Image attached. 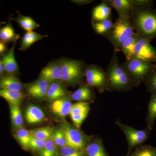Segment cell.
<instances>
[{
	"label": "cell",
	"instance_id": "cell-1",
	"mask_svg": "<svg viewBox=\"0 0 156 156\" xmlns=\"http://www.w3.org/2000/svg\"><path fill=\"white\" fill-rule=\"evenodd\" d=\"M135 28L140 36L151 41L156 37V11L150 8L140 9L134 19Z\"/></svg>",
	"mask_w": 156,
	"mask_h": 156
},
{
	"label": "cell",
	"instance_id": "cell-2",
	"mask_svg": "<svg viewBox=\"0 0 156 156\" xmlns=\"http://www.w3.org/2000/svg\"><path fill=\"white\" fill-rule=\"evenodd\" d=\"M129 77L131 76L136 82L145 81L148 76L156 69V65L133 58L127 60L124 67Z\"/></svg>",
	"mask_w": 156,
	"mask_h": 156
},
{
	"label": "cell",
	"instance_id": "cell-3",
	"mask_svg": "<svg viewBox=\"0 0 156 156\" xmlns=\"http://www.w3.org/2000/svg\"><path fill=\"white\" fill-rule=\"evenodd\" d=\"M61 66L62 81L71 85L77 83L82 80L84 73L83 64L79 60L62 59L58 61Z\"/></svg>",
	"mask_w": 156,
	"mask_h": 156
},
{
	"label": "cell",
	"instance_id": "cell-4",
	"mask_svg": "<svg viewBox=\"0 0 156 156\" xmlns=\"http://www.w3.org/2000/svg\"><path fill=\"white\" fill-rule=\"evenodd\" d=\"M134 28L128 17H121L113 25L112 32V41L120 48L124 41L134 34Z\"/></svg>",
	"mask_w": 156,
	"mask_h": 156
},
{
	"label": "cell",
	"instance_id": "cell-5",
	"mask_svg": "<svg viewBox=\"0 0 156 156\" xmlns=\"http://www.w3.org/2000/svg\"><path fill=\"white\" fill-rule=\"evenodd\" d=\"M150 41L139 35L134 47L133 58L150 63L156 62V48L151 45Z\"/></svg>",
	"mask_w": 156,
	"mask_h": 156
},
{
	"label": "cell",
	"instance_id": "cell-6",
	"mask_svg": "<svg viewBox=\"0 0 156 156\" xmlns=\"http://www.w3.org/2000/svg\"><path fill=\"white\" fill-rule=\"evenodd\" d=\"M108 77L112 86L121 88L128 85L130 77L126 70L114 59L108 68Z\"/></svg>",
	"mask_w": 156,
	"mask_h": 156
},
{
	"label": "cell",
	"instance_id": "cell-7",
	"mask_svg": "<svg viewBox=\"0 0 156 156\" xmlns=\"http://www.w3.org/2000/svg\"><path fill=\"white\" fill-rule=\"evenodd\" d=\"M67 142V146L81 151L86 145V140L80 131L69 125L64 123L62 126Z\"/></svg>",
	"mask_w": 156,
	"mask_h": 156
},
{
	"label": "cell",
	"instance_id": "cell-8",
	"mask_svg": "<svg viewBox=\"0 0 156 156\" xmlns=\"http://www.w3.org/2000/svg\"><path fill=\"white\" fill-rule=\"evenodd\" d=\"M41 79L49 83L62 81L61 66L59 62H54L44 68L40 76Z\"/></svg>",
	"mask_w": 156,
	"mask_h": 156
},
{
	"label": "cell",
	"instance_id": "cell-9",
	"mask_svg": "<svg viewBox=\"0 0 156 156\" xmlns=\"http://www.w3.org/2000/svg\"><path fill=\"white\" fill-rule=\"evenodd\" d=\"M87 83L90 87H98L103 86L105 82V75L100 68L90 66L84 72Z\"/></svg>",
	"mask_w": 156,
	"mask_h": 156
},
{
	"label": "cell",
	"instance_id": "cell-10",
	"mask_svg": "<svg viewBox=\"0 0 156 156\" xmlns=\"http://www.w3.org/2000/svg\"><path fill=\"white\" fill-rule=\"evenodd\" d=\"M16 42L13 43L12 47L9 52L3 55L1 59L5 72L7 74L15 76V75L19 73V66L14 55V49Z\"/></svg>",
	"mask_w": 156,
	"mask_h": 156
},
{
	"label": "cell",
	"instance_id": "cell-11",
	"mask_svg": "<svg viewBox=\"0 0 156 156\" xmlns=\"http://www.w3.org/2000/svg\"><path fill=\"white\" fill-rule=\"evenodd\" d=\"M50 83L39 78L33 83L27 85V90L32 97L37 99H43L46 97Z\"/></svg>",
	"mask_w": 156,
	"mask_h": 156
},
{
	"label": "cell",
	"instance_id": "cell-12",
	"mask_svg": "<svg viewBox=\"0 0 156 156\" xmlns=\"http://www.w3.org/2000/svg\"><path fill=\"white\" fill-rule=\"evenodd\" d=\"M122 127L128 143L131 147L141 144L147 139L148 133L145 130H137L129 126Z\"/></svg>",
	"mask_w": 156,
	"mask_h": 156
},
{
	"label": "cell",
	"instance_id": "cell-13",
	"mask_svg": "<svg viewBox=\"0 0 156 156\" xmlns=\"http://www.w3.org/2000/svg\"><path fill=\"white\" fill-rule=\"evenodd\" d=\"M23 85L15 75L7 74L0 76V89L21 91Z\"/></svg>",
	"mask_w": 156,
	"mask_h": 156
},
{
	"label": "cell",
	"instance_id": "cell-14",
	"mask_svg": "<svg viewBox=\"0 0 156 156\" xmlns=\"http://www.w3.org/2000/svg\"><path fill=\"white\" fill-rule=\"evenodd\" d=\"M72 104L65 98H59L52 102L51 109L53 113L58 116L64 117L69 115Z\"/></svg>",
	"mask_w": 156,
	"mask_h": 156
},
{
	"label": "cell",
	"instance_id": "cell-15",
	"mask_svg": "<svg viewBox=\"0 0 156 156\" xmlns=\"http://www.w3.org/2000/svg\"><path fill=\"white\" fill-rule=\"evenodd\" d=\"M25 118L30 124H36L41 122L45 118V115L42 109L36 105H31L26 109Z\"/></svg>",
	"mask_w": 156,
	"mask_h": 156
},
{
	"label": "cell",
	"instance_id": "cell-16",
	"mask_svg": "<svg viewBox=\"0 0 156 156\" xmlns=\"http://www.w3.org/2000/svg\"><path fill=\"white\" fill-rule=\"evenodd\" d=\"M48 37L40 34L33 31L27 32L23 37L19 50L25 51L36 42Z\"/></svg>",
	"mask_w": 156,
	"mask_h": 156
},
{
	"label": "cell",
	"instance_id": "cell-17",
	"mask_svg": "<svg viewBox=\"0 0 156 156\" xmlns=\"http://www.w3.org/2000/svg\"><path fill=\"white\" fill-rule=\"evenodd\" d=\"M66 95V91L59 82H54L50 84L47 92V97L50 101L64 98Z\"/></svg>",
	"mask_w": 156,
	"mask_h": 156
},
{
	"label": "cell",
	"instance_id": "cell-18",
	"mask_svg": "<svg viewBox=\"0 0 156 156\" xmlns=\"http://www.w3.org/2000/svg\"><path fill=\"white\" fill-rule=\"evenodd\" d=\"M20 36L16 34L11 22L0 28V42L3 44L16 42Z\"/></svg>",
	"mask_w": 156,
	"mask_h": 156
},
{
	"label": "cell",
	"instance_id": "cell-19",
	"mask_svg": "<svg viewBox=\"0 0 156 156\" xmlns=\"http://www.w3.org/2000/svg\"><path fill=\"white\" fill-rule=\"evenodd\" d=\"M0 97L5 99L9 102V105L20 106L24 96L21 91L0 89Z\"/></svg>",
	"mask_w": 156,
	"mask_h": 156
},
{
	"label": "cell",
	"instance_id": "cell-20",
	"mask_svg": "<svg viewBox=\"0 0 156 156\" xmlns=\"http://www.w3.org/2000/svg\"><path fill=\"white\" fill-rule=\"evenodd\" d=\"M108 2L111 5L121 14V17H127L128 12L134 5L132 1L128 0H113Z\"/></svg>",
	"mask_w": 156,
	"mask_h": 156
},
{
	"label": "cell",
	"instance_id": "cell-21",
	"mask_svg": "<svg viewBox=\"0 0 156 156\" xmlns=\"http://www.w3.org/2000/svg\"><path fill=\"white\" fill-rule=\"evenodd\" d=\"M139 36L138 34H134L124 41L120 46L127 60L133 58L134 47Z\"/></svg>",
	"mask_w": 156,
	"mask_h": 156
},
{
	"label": "cell",
	"instance_id": "cell-22",
	"mask_svg": "<svg viewBox=\"0 0 156 156\" xmlns=\"http://www.w3.org/2000/svg\"><path fill=\"white\" fill-rule=\"evenodd\" d=\"M111 13V9L105 3L96 6L92 12V18L94 20L101 21L108 19Z\"/></svg>",
	"mask_w": 156,
	"mask_h": 156
},
{
	"label": "cell",
	"instance_id": "cell-23",
	"mask_svg": "<svg viewBox=\"0 0 156 156\" xmlns=\"http://www.w3.org/2000/svg\"><path fill=\"white\" fill-rule=\"evenodd\" d=\"M11 122L13 127L16 130L23 128V118L19 105H9Z\"/></svg>",
	"mask_w": 156,
	"mask_h": 156
},
{
	"label": "cell",
	"instance_id": "cell-24",
	"mask_svg": "<svg viewBox=\"0 0 156 156\" xmlns=\"http://www.w3.org/2000/svg\"><path fill=\"white\" fill-rule=\"evenodd\" d=\"M13 20L16 21L27 32L33 31L40 27L38 23L29 16H23L22 14H19L18 16Z\"/></svg>",
	"mask_w": 156,
	"mask_h": 156
},
{
	"label": "cell",
	"instance_id": "cell-25",
	"mask_svg": "<svg viewBox=\"0 0 156 156\" xmlns=\"http://www.w3.org/2000/svg\"><path fill=\"white\" fill-rule=\"evenodd\" d=\"M53 132V128L49 126L37 128L30 131L32 136L45 141L51 139Z\"/></svg>",
	"mask_w": 156,
	"mask_h": 156
},
{
	"label": "cell",
	"instance_id": "cell-26",
	"mask_svg": "<svg viewBox=\"0 0 156 156\" xmlns=\"http://www.w3.org/2000/svg\"><path fill=\"white\" fill-rule=\"evenodd\" d=\"M15 137L20 144L25 149L29 148V144L32 136L30 131L25 128H22L17 130Z\"/></svg>",
	"mask_w": 156,
	"mask_h": 156
},
{
	"label": "cell",
	"instance_id": "cell-27",
	"mask_svg": "<svg viewBox=\"0 0 156 156\" xmlns=\"http://www.w3.org/2000/svg\"><path fill=\"white\" fill-rule=\"evenodd\" d=\"M92 97V92L89 88L86 87H80L73 93L72 98L79 101H85L91 100Z\"/></svg>",
	"mask_w": 156,
	"mask_h": 156
},
{
	"label": "cell",
	"instance_id": "cell-28",
	"mask_svg": "<svg viewBox=\"0 0 156 156\" xmlns=\"http://www.w3.org/2000/svg\"><path fill=\"white\" fill-rule=\"evenodd\" d=\"M86 152L87 156H107L102 144L98 141L87 146Z\"/></svg>",
	"mask_w": 156,
	"mask_h": 156
},
{
	"label": "cell",
	"instance_id": "cell-29",
	"mask_svg": "<svg viewBox=\"0 0 156 156\" xmlns=\"http://www.w3.org/2000/svg\"><path fill=\"white\" fill-rule=\"evenodd\" d=\"M156 119V93L152 94L149 102L147 121L149 128H151Z\"/></svg>",
	"mask_w": 156,
	"mask_h": 156
},
{
	"label": "cell",
	"instance_id": "cell-30",
	"mask_svg": "<svg viewBox=\"0 0 156 156\" xmlns=\"http://www.w3.org/2000/svg\"><path fill=\"white\" fill-rule=\"evenodd\" d=\"M93 28L98 34L106 33L113 28V24L109 20L95 23L93 25Z\"/></svg>",
	"mask_w": 156,
	"mask_h": 156
},
{
	"label": "cell",
	"instance_id": "cell-31",
	"mask_svg": "<svg viewBox=\"0 0 156 156\" xmlns=\"http://www.w3.org/2000/svg\"><path fill=\"white\" fill-rule=\"evenodd\" d=\"M51 139L57 146L61 147L67 146L65 136L61 128L53 131Z\"/></svg>",
	"mask_w": 156,
	"mask_h": 156
},
{
	"label": "cell",
	"instance_id": "cell-32",
	"mask_svg": "<svg viewBox=\"0 0 156 156\" xmlns=\"http://www.w3.org/2000/svg\"><path fill=\"white\" fill-rule=\"evenodd\" d=\"M56 146L52 139L48 140L46 141L44 146L41 151L40 156H55Z\"/></svg>",
	"mask_w": 156,
	"mask_h": 156
},
{
	"label": "cell",
	"instance_id": "cell-33",
	"mask_svg": "<svg viewBox=\"0 0 156 156\" xmlns=\"http://www.w3.org/2000/svg\"><path fill=\"white\" fill-rule=\"evenodd\" d=\"M89 110V104L86 101H79L77 103L72 105L70 115L82 113Z\"/></svg>",
	"mask_w": 156,
	"mask_h": 156
},
{
	"label": "cell",
	"instance_id": "cell-34",
	"mask_svg": "<svg viewBox=\"0 0 156 156\" xmlns=\"http://www.w3.org/2000/svg\"><path fill=\"white\" fill-rule=\"evenodd\" d=\"M132 156H156V147L145 146L136 150Z\"/></svg>",
	"mask_w": 156,
	"mask_h": 156
},
{
	"label": "cell",
	"instance_id": "cell-35",
	"mask_svg": "<svg viewBox=\"0 0 156 156\" xmlns=\"http://www.w3.org/2000/svg\"><path fill=\"white\" fill-rule=\"evenodd\" d=\"M145 82L148 91L152 94L156 93V69L148 76Z\"/></svg>",
	"mask_w": 156,
	"mask_h": 156
},
{
	"label": "cell",
	"instance_id": "cell-36",
	"mask_svg": "<svg viewBox=\"0 0 156 156\" xmlns=\"http://www.w3.org/2000/svg\"><path fill=\"white\" fill-rule=\"evenodd\" d=\"M60 155L61 156H84L82 151L77 150L69 146L61 147Z\"/></svg>",
	"mask_w": 156,
	"mask_h": 156
},
{
	"label": "cell",
	"instance_id": "cell-37",
	"mask_svg": "<svg viewBox=\"0 0 156 156\" xmlns=\"http://www.w3.org/2000/svg\"><path fill=\"white\" fill-rule=\"evenodd\" d=\"M89 112V111L84 112L82 113L70 115L71 119L76 128H78V129L80 128L84 120L87 118Z\"/></svg>",
	"mask_w": 156,
	"mask_h": 156
},
{
	"label": "cell",
	"instance_id": "cell-38",
	"mask_svg": "<svg viewBox=\"0 0 156 156\" xmlns=\"http://www.w3.org/2000/svg\"><path fill=\"white\" fill-rule=\"evenodd\" d=\"M45 143V141L32 136L29 144V148L34 151H41L44 146Z\"/></svg>",
	"mask_w": 156,
	"mask_h": 156
},
{
	"label": "cell",
	"instance_id": "cell-39",
	"mask_svg": "<svg viewBox=\"0 0 156 156\" xmlns=\"http://www.w3.org/2000/svg\"><path fill=\"white\" fill-rule=\"evenodd\" d=\"M7 50V48L5 44L0 42V54L5 53Z\"/></svg>",
	"mask_w": 156,
	"mask_h": 156
},
{
	"label": "cell",
	"instance_id": "cell-40",
	"mask_svg": "<svg viewBox=\"0 0 156 156\" xmlns=\"http://www.w3.org/2000/svg\"><path fill=\"white\" fill-rule=\"evenodd\" d=\"M4 72H5V70H4L3 63L1 59H0V76L3 75Z\"/></svg>",
	"mask_w": 156,
	"mask_h": 156
},
{
	"label": "cell",
	"instance_id": "cell-41",
	"mask_svg": "<svg viewBox=\"0 0 156 156\" xmlns=\"http://www.w3.org/2000/svg\"><path fill=\"white\" fill-rule=\"evenodd\" d=\"M5 23V22H0V26H1L2 25V24H4V23Z\"/></svg>",
	"mask_w": 156,
	"mask_h": 156
}]
</instances>
